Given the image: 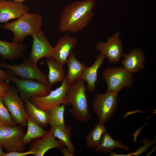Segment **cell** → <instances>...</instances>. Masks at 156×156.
Wrapping results in <instances>:
<instances>
[{
	"mask_svg": "<svg viewBox=\"0 0 156 156\" xmlns=\"http://www.w3.org/2000/svg\"><path fill=\"white\" fill-rule=\"evenodd\" d=\"M26 49V46L21 43L10 42L0 40V54L4 59L12 61L15 59L22 58Z\"/></svg>",
	"mask_w": 156,
	"mask_h": 156,
	"instance_id": "obj_18",
	"label": "cell"
},
{
	"mask_svg": "<svg viewBox=\"0 0 156 156\" xmlns=\"http://www.w3.org/2000/svg\"><path fill=\"white\" fill-rule=\"evenodd\" d=\"M7 80L14 83L17 86L22 100L25 101L35 96H44L49 94L51 87L49 84L30 79H21L8 71Z\"/></svg>",
	"mask_w": 156,
	"mask_h": 156,
	"instance_id": "obj_4",
	"label": "cell"
},
{
	"mask_svg": "<svg viewBox=\"0 0 156 156\" xmlns=\"http://www.w3.org/2000/svg\"><path fill=\"white\" fill-rule=\"evenodd\" d=\"M132 74L122 67H108L102 73L107 91L118 93L125 88L131 87L134 83Z\"/></svg>",
	"mask_w": 156,
	"mask_h": 156,
	"instance_id": "obj_5",
	"label": "cell"
},
{
	"mask_svg": "<svg viewBox=\"0 0 156 156\" xmlns=\"http://www.w3.org/2000/svg\"><path fill=\"white\" fill-rule=\"evenodd\" d=\"M96 148L95 153H109L116 148L126 151H128L129 150V147L122 144L121 141L114 140L106 132L103 135L100 142Z\"/></svg>",
	"mask_w": 156,
	"mask_h": 156,
	"instance_id": "obj_22",
	"label": "cell"
},
{
	"mask_svg": "<svg viewBox=\"0 0 156 156\" xmlns=\"http://www.w3.org/2000/svg\"><path fill=\"white\" fill-rule=\"evenodd\" d=\"M24 135L23 130L19 126L3 125L0 127V145L8 152L24 151Z\"/></svg>",
	"mask_w": 156,
	"mask_h": 156,
	"instance_id": "obj_8",
	"label": "cell"
},
{
	"mask_svg": "<svg viewBox=\"0 0 156 156\" xmlns=\"http://www.w3.org/2000/svg\"><path fill=\"white\" fill-rule=\"evenodd\" d=\"M66 105L62 104L55 106L48 111L49 122L51 126L65 127L64 120Z\"/></svg>",
	"mask_w": 156,
	"mask_h": 156,
	"instance_id": "obj_26",
	"label": "cell"
},
{
	"mask_svg": "<svg viewBox=\"0 0 156 156\" xmlns=\"http://www.w3.org/2000/svg\"><path fill=\"white\" fill-rule=\"evenodd\" d=\"M29 155H35L34 152L30 149L26 152L12 151L4 153L3 156H25Z\"/></svg>",
	"mask_w": 156,
	"mask_h": 156,
	"instance_id": "obj_28",
	"label": "cell"
},
{
	"mask_svg": "<svg viewBox=\"0 0 156 156\" xmlns=\"http://www.w3.org/2000/svg\"><path fill=\"white\" fill-rule=\"evenodd\" d=\"M1 66L10 70L15 75L26 79L36 80L42 83L49 84L46 75L40 70L35 64L28 58H25L23 62L17 65H9L0 63Z\"/></svg>",
	"mask_w": 156,
	"mask_h": 156,
	"instance_id": "obj_10",
	"label": "cell"
},
{
	"mask_svg": "<svg viewBox=\"0 0 156 156\" xmlns=\"http://www.w3.org/2000/svg\"><path fill=\"white\" fill-rule=\"evenodd\" d=\"M3 125L2 122L0 121V127H1V126Z\"/></svg>",
	"mask_w": 156,
	"mask_h": 156,
	"instance_id": "obj_34",
	"label": "cell"
},
{
	"mask_svg": "<svg viewBox=\"0 0 156 156\" xmlns=\"http://www.w3.org/2000/svg\"><path fill=\"white\" fill-rule=\"evenodd\" d=\"M25 107L28 117L42 127L49 124L48 111H44L36 107L29 99L25 101Z\"/></svg>",
	"mask_w": 156,
	"mask_h": 156,
	"instance_id": "obj_20",
	"label": "cell"
},
{
	"mask_svg": "<svg viewBox=\"0 0 156 156\" xmlns=\"http://www.w3.org/2000/svg\"><path fill=\"white\" fill-rule=\"evenodd\" d=\"M42 23V18L40 14L28 13L16 20L0 26L13 33V42L21 43L27 36H32L40 30Z\"/></svg>",
	"mask_w": 156,
	"mask_h": 156,
	"instance_id": "obj_3",
	"label": "cell"
},
{
	"mask_svg": "<svg viewBox=\"0 0 156 156\" xmlns=\"http://www.w3.org/2000/svg\"><path fill=\"white\" fill-rule=\"evenodd\" d=\"M0 65V81H5L7 80V75L8 70H3L1 69Z\"/></svg>",
	"mask_w": 156,
	"mask_h": 156,
	"instance_id": "obj_31",
	"label": "cell"
},
{
	"mask_svg": "<svg viewBox=\"0 0 156 156\" xmlns=\"http://www.w3.org/2000/svg\"><path fill=\"white\" fill-rule=\"evenodd\" d=\"M121 62L122 67L129 73H136L145 68L146 58L143 51L138 48H134L129 53L123 54Z\"/></svg>",
	"mask_w": 156,
	"mask_h": 156,
	"instance_id": "obj_15",
	"label": "cell"
},
{
	"mask_svg": "<svg viewBox=\"0 0 156 156\" xmlns=\"http://www.w3.org/2000/svg\"><path fill=\"white\" fill-rule=\"evenodd\" d=\"M120 34L117 31L108 37L105 42H98L95 46L96 49L102 54L112 63L117 64L123 55V51Z\"/></svg>",
	"mask_w": 156,
	"mask_h": 156,
	"instance_id": "obj_11",
	"label": "cell"
},
{
	"mask_svg": "<svg viewBox=\"0 0 156 156\" xmlns=\"http://www.w3.org/2000/svg\"><path fill=\"white\" fill-rule=\"evenodd\" d=\"M2 98L12 118L17 124L26 127L28 116L23 100L15 88L11 87Z\"/></svg>",
	"mask_w": 156,
	"mask_h": 156,
	"instance_id": "obj_9",
	"label": "cell"
},
{
	"mask_svg": "<svg viewBox=\"0 0 156 156\" xmlns=\"http://www.w3.org/2000/svg\"><path fill=\"white\" fill-rule=\"evenodd\" d=\"M50 129L40 140L36 141L30 149L35 153L34 156H43L49 150L54 148H61L65 146L60 141L57 140Z\"/></svg>",
	"mask_w": 156,
	"mask_h": 156,
	"instance_id": "obj_16",
	"label": "cell"
},
{
	"mask_svg": "<svg viewBox=\"0 0 156 156\" xmlns=\"http://www.w3.org/2000/svg\"><path fill=\"white\" fill-rule=\"evenodd\" d=\"M29 9L23 2L9 0H0V23L18 18L29 13Z\"/></svg>",
	"mask_w": 156,
	"mask_h": 156,
	"instance_id": "obj_14",
	"label": "cell"
},
{
	"mask_svg": "<svg viewBox=\"0 0 156 156\" xmlns=\"http://www.w3.org/2000/svg\"><path fill=\"white\" fill-rule=\"evenodd\" d=\"M104 125L98 123L86 136V144L92 149L96 148L99 144L102 138L106 132Z\"/></svg>",
	"mask_w": 156,
	"mask_h": 156,
	"instance_id": "obj_25",
	"label": "cell"
},
{
	"mask_svg": "<svg viewBox=\"0 0 156 156\" xmlns=\"http://www.w3.org/2000/svg\"><path fill=\"white\" fill-rule=\"evenodd\" d=\"M4 153L2 149V147L0 145V156H3Z\"/></svg>",
	"mask_w": 156,
	"mask_h": 156,
	"instance_id": "obj_32",
	"label": "cell"
},
{
	"mask_svg": "<svg viewBox=\"0 0 156 156\" xmlns=\"http://www.w3.org/2000/svg\"><path fill=\"white\" fill-rule=\"evenodd\" d=\"M105 58L102 54L100 53L93 64L91 66L86 67L80 78L86 82V90L90 93H93L96 90L98 70L103 64Z\"/></svg>",
	"mask_w": 156,
	"mask_h": 156,
	"instance_id": "obj_17",
	"label": "cell"
},
{
	"mask_svg": "<svg viewBox=\"0 0 156 156\" xmlns=\"http://www.w3.org/2000/svg\"><path fill=\"white\" fill-rule=\"evenodd\" d=\"M51 129L54 136L61 141L75 155V147L70 138L72 134L71 127L67 125L65 127L52 126Z\"/></svg>",
	"mask_w": 156,
	"mask_h": 156,
	"instance_id": "obj_23",
	"label": "cell"
},
{
	"mask_svg": "<svg viewBox=\"0 0 156 156\" xmlns=\"http://www.w3.org/2000/svg\"><path fill=\"white\" fill-rule=\"evenodd\" d=\"M118 93L107 91L96 94L92 104L94 112L98 116L99 123L104 124L115 112L117 105Z\"/></svg>",
	"mask_w": 156,
	"mask_h": 156,
	"instance_id": "obj_7",
	"label": "cell"
},
{
	"mask_svg": "<svg viewBox=\"0 0 156 156\" xmlns=\"http://www.w3.org/2000/svg\"><path fill=\"white\" fill-rule=\"evenodd\" d=\"M66 64L68 66V73L66 76V80L69 84L80 79L88 66L86 64L80 62L73 53L69 56Z\"/></svg>",
	"mask_w": 156,
	"mask_h": 156,
	"instance_id": "obj_19",
	"label": "cell"
},
{
	"mask_svg": "<svg viewBox=\"0 0 156 156\" xmlns=\"http://www.w3.org/2000/svg\"><path fill=\"white\" fill-rule=\"evenodd\" d=\"M77 43V39L69 34H66L61 36L53 47V59L63 66Z\"/></svg>",
	"mask_w": 156,
	"mask_h": 156,
	"instance_id": "obj_13",
	"label": "cell"
},
{
	"mask_svg": "<svg viewBox=\"0 0 156 156\" xmlns=\"http://www.w3.org/2000/svg\"><path fill=\"white\" fill-rule=\"evenodd\" d=\"M32 47L29 60L37 64L41 59L47 57L53 58V47L51 44L46 35L41 30L32 36Z\"/></svg>",
	"mask_w": 156,
	"mask_h": 156,
	"instance_id": "obj_12",
	"label": "cell"
},
{
	"mask_svg": "<svg viewBox=\"0 0 156 156\" xmlns=\"http://www.w3.org/2000/svg\"><path fill=\"white\" fill-rule=\"evenodd\" d=\"M95 0L73 2L66 6L60 14L59 27L62 33H75L85 29L94 16Z\"/></svg>",
	"mask_w": 156,
	"mask_h": 156,
	"instance_id": "obj_1",
	"label": "cell"
},
{
	"mask_svg": "<svg viewBox=\"0 0 156 156\" xmlns=\"http://www.w3.org/2000/svg\"><path fill=\"white\" fill-rule=\"evenodd\" d=\"M10 88V85L8 83L0 81V97H3Z\"/></svg>",
	"mask_w": 156,
	"mask_h": 156,
	"instance_id": "obj_29",
	"label": "cell"
},
{
	"mask_svg": "<svg viewBox=\"0 0 156 156\" xmlns=\"http://www.w3.org/2000/svg\"><path fill=\"white\" fill-rule=\"evenodd\" d=\"M46 62L49 70L47 77L49 84L52 87L57 83L63 81L66 76L63 66L53 58H48Z\"/></svg>",
	"mask_w": 156,
	"mask_h": 156,
	"instance_id": "obj_21",
	"label": "cell"
},
{
	"mask_svg": "<svg viewBox=\"0 0 156 156\" xmlns=\"http://www.w3.org/2000/svg\"><path fill=\"white\" fill-rule=\"evenodd\" d=\"M0 120L3 125H15L10 113L4 104L2 97H0Z\"/></svg>",
	"mask_w": 156,
	"mask_h": 156,
	"instance_id": "obj_27",
	"label": "cell"
},
{
	"mask_svg": "<svg viewBox=\"0 0 156 156\" xmlns=\"http://www.w3.org/2000/svg\"><path fill=\"white\" fill-rule=\"evenodd\" d=\"M61 151L63 155L65 156H73L75 155L67 148L64 147L60 148Z\"/></svg>",
	"mask_w": 156,
	"mask_h": 156,
	"instance_id": "obj_30",
	"label": "cell"
},
{
	"mask_svg": "<svg viewBox=\"0 0 156 156\" xmlns=\"http://www.w3.org/2000/svg\"><path fill=\"white\" fill-rule=\"evenodd\" d=\"M27 125V132L25 134L23 139V141L25 145L29 144L34 139L42 138L47 133V131L28 117Z\"/></svg>",
	"mask_w": 156,
	"mask_h": 156,
	"instance_id": "obj_24",
	"label": "cell"
},
{
	"mask_svg": "<svg viewBox=\"0 0 156 156\" xmlns=\"http://www.w3.org/2000/svg\"><path fill=\"white\" fill-rule=\"evenodd\" d=\"M85 82L80 79L70 84L66 94L68 103L72 107L70 110V113L76 120L84 123L88 122L91 116Z\"/></svg>",
	"mask_w": 156,
	"mask_h": 156,
	"instance_id": "obj_2",
	"label": "cell"
},
{
	"mask_svg": "<svg viewBox=\"0 0 156 156\" xmlns=\"http://www.w3.org/2000/svg\"><path fill=\"white\" fill-rule=\"evenodd\" d=\"M70 84L66 78L61 86L44 96H35L29 98V101L34 105L42 110L48 111L53 108L62 104L69 105L66 94Z\"/></svg>",
	"mask_w": 156,
	"mask_h": 156,
	"instance_id": "obj_6",
	"label": "cell"
},
{
	"mask_svg": "<svg viewBox=\"0 0 156 156\" xmlns=\"http://www.w3.org/2000/svg\"><path fill=\"white\" fill-rule=\"evenodd\" d=\"M9 0L13 1H14L19 2H23L26 1V0Z\"/></svg>",
	"mask_w": 156,
	"mask_h": 156,
	"instance_id": "obj_33",
	"label": "cell"
}]
</instances>
